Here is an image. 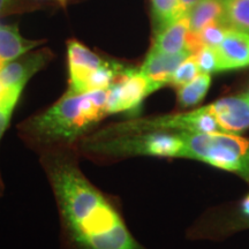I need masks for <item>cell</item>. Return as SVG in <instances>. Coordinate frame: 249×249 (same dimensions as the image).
<instances>
[{
	"instance_id": "1",
	"label": "cell",
	"mask_w": 249,
	"mask_h": 249,
	"mask_svg": "<svg viewBox=\"0 0 249 249\" xmlns=\"http://www.w3.org/2000/svg\"><path fill=\"white\" fill-rule=\"evenodd\" d=\"M70 249H143L107 198L66 160L49 166Z\"/></svg>"
},
{
	"instance_id": "2",
	"label": "cell",
	"mask_w": 249,
	"mask_h": 249,
	"mask_svg": "<svg viewBox=\"0 0 249 249\" xmlns=\"http://www.w3.org/2000/svg\"><path fill=\"white\" fill-rule=\"evenodd\" d=\"M107 89L68 90L49 110L24 123L23 133L42 142H71L107 116Z\"/></svg>"
},
{
	"instance_id": "3",
	"label": "cell",
	"mask_w": 249,
	"mask_h": 249,
	"mask_svg": "<svg viewBox=\"0 0 249 249\" xmlns=\"http://www.w3.org/2000/svg\"><path fill=\"white\" fill-rule=\"evenodd\" d=\"M179 133L185 143L182 158L204 161L249 180V140L222 132Z\"/></svg>"
},
{
	"instance_id": "4",
	"label": "cell",
	"mask_w": 249,
	"mask_h": 249,
	"mask_svg": "<svg viewBox=\"0 0 249 249\" xmlns=\"http://www.w3.org/2000/svg\"><path fill=\"white\" fill-rule=\"evenodd\" d=\"M92 151L110 155H150L160 157H182L185 143L180 133L173 134L157 130L148 134L120 135L116 139H95L91 141Z\"/></svg>"
},
{
	"instance_id": "5",
	"label": "cell",
	"mask_w": 249,
	"mask_h": 249,
	"mask_svg": "<svg viewBox=\"0 0 249 249\" xmlns=\"http://www.w3.org/2000/svg\"><path fill=\"white\" fill-rule=\"evenodd\" d=\"M157 130H178L191 133H217L222 132L216 118L210 112L209 107H204L188 113L165 116L148 120H139L113 126L102 132L99 136H120L133 135L144 132H157ZM223 133V132H222ZM98 136V135H97Z\"/></svg>"
},
{
	"instance_id": "6",
	"label": "cell",
	"mask_w": 249,
	"mask_h": 249,
	"mask_svg": "<svg viewBox=\"0 0 249 249\" xmlns=\"http://www.w3.org/2000/svg\"><path fill=\"white\" fill-rule=\"evenodd\" d=\"M161 87L151 81L141 71L124 66L116 81L107 89V111L113 113H135L143 101Z\"/></svg>"
},
{
	"instance_id": "7",
	"label": "cell",
	"mask_w": 249,
	"mask_h": 249,
	"mask_svg": "<svg viewBox=\"0 0 249 249\" xmlns=\"http://www.w3.org/2000/svg\"><path fill=\"white\" fill-rule=\"evenodd\" d=\"M70 90L77 93L86 92L87 81L90 75L107 60L93 53L82 43L70 40L67 44Z\"/></svg>"
},
{
	"instance_id": "8",
	"label": "cell",
	"mask_w": 249,
	"mask_h": 249,
	"mask_svg": "<svg viewBox=\"0 0 249 249\" xmlns=\"http://www.w3.org/2000/svg\"><path fill=\"white\" fill-rule=\"evenodd\" d=\"M223 133H242L249 128V98L246 95L222 98L209 105Z\"/></svg>"
},
{
	"instance_id": "9",
	"label": "cell",
	"mask_w": 249,
	"mask_h": 249,
	"mask_svg": "<svg viewBox=\"0 0 249 249\" xmlns=\"http://www.w3.org/2000/svg\"><path fill=\"white\" fill-rule=\"evenodd\" d=\"M51 58L48 50L11 61L0 70V95L8 88H24L34 74L44 67Z\"/></svg>"
},
{
	"instance_id": "10",
	"label": "cell",
	"mask_w": 249,
	"mask_h": 249,
	"mask_svg": "<svg viewBox=\"0 0 249 249\" xmlns=\"http://www.w3.org/2000/svg\"><path fill=\"white\" fill-rule=\"evenodd\" d=\"M219 71L249 66V34L229 29L226 36L216 48Z\"/></svg>"
},
{
	"instance_id": "11",
	"label": "cell",
	"mask_w": 249,
	"mask_h": 249,
	"mask_svg": "<svg viewBox=\"0 0 249 249\" xmlns=\"http://www.w3.org/2000/svg\"><path fill=\"white\" fill-rule=\"evenodd\" d=\"M189 55H192V53L188 50L171 54L155 51L151 49L140 71L155 83L164 87L170 85L171 77L174 71Z\"/></svg>"
},
{
	"instance_id": "12",
	"label": "cell",
	"mask_w": 249,
	"mask_h": 249,
	"mask_svg": "<svg viewBox=\"0 0 249 249\" xmlns=\"http://www.w3.org/2000/svg\"><path fill=\"white\" fill-rule=\"evenodd\" d=\"M43 40H29L20 35L17 26L0 27V70L36 48Z\"/></svg>"
},
{
	"instance_id": "13",
	"label": "cell",
	"mask_w": 249,
	"mask_h": 249,
	"mask_svg": "<svg viewBox=\"0 0 249 249\" xmlns=\"http://www.w3.org/2000/svg\"><path fill=\"white\" fill-rule=\"evenodd\" d=\"M189 31L188 14L157 31L152 50L163 53H178L186 49V38Z\"/></svg>"
},
{
	"instance_id": "14",
	"label": "cell",
	"mask_w": 249,
	"mask_h": 249,
	"mask_svg": "<svg viewBox=\"0 0 249 249\" xmlns=\"http://www.w3.org/2000/svg\"><path fill=\"white\" fill-rule=\"evenodd\" d=\"M188 18L189 30L193 33H200L207 24L213 22L225 23L223 0H202L189 12Z\"/></svg>"
},
{
	"instance_id": "15",
	"label": "cell",
	"mask_w": 249,
	"mask_h": 249,
	"mask_svg": "<svg viewBox=\"0 0 249 249\" xmlns=\"http://www.w3.org/2000/svg\"><path fill=\"white\" fill-rule=\"evenodd\" d=\"M211 85L210 74L201 73L187 85L178 88V102L181 107H192L203 101Z\"/></svg>"
},
{
	"instance_id": "16",
	"label": "cell",
	"mask_w": 249,
	"mask_h": 249,
	"mask_svg": "<svg viewBox=\"0 0 249 249\" xmlns=\"http://www.w3.org/2000/svg\"><path fill=\"white\" fill-rule=\"evenodd\" d=\"M223 2L227 27L249 34V0H223Z\"/></svg>"
},
{
	"instance_id": "17",
	"label": "cell",
	"mask_w": 249,
	"mask_h": 249,
	"mask_svg": "<svg viewBox=\"0 0 249 249\" xmlns=\"http://www.w3.org/2000/svg\"><path fill=\"white\" fill-rule=\"evenodd\" d=\"M151 5L158 30L167 27L185 15L180 6V0H151Z\"/></svg>"
},
{
	"instance_id": "18",
	"label": "cell",
	"mask_w": 249,
	"mask_h": 249,
	"mask_svg": "<svg viewBox=\"0 0 249 249\" xmlns=\"http://www.w3.org/2000/svg\"><path fill=\"white\" fill-rule=\"evenodd\" d=\"M200 74L201 71L198 68L197 61H196L194 55L192 54L177 68V71H174L172 77H171L170 85L179 88V87H182L191 82V81L194 80Z\"/></svg>"
},
{
	"instance_id": "19",
	"label": "cell",
	"mask_w": 249,
	"mask_h": 249,
	"mask_svg": "<svg viewBox=\"0 0 249 249\" xmlns=\"http://www.w3.org/2000/svg\"><path fill=\"white\" fill-rule=\"evenodd\" d=\"M229 29H231V28L227 27L225 23L213 22L207 24V26L198 33V36H200V39L201 42L203 43V45L216 49L222 44V42L224 38H225L226 33L229 31Z\"/></svg>"
},
{
	"instance_id": "20",
	"label": "cell",
	"mask_w": 249,
	"mask_h": 249,
	"mask_svg": "<svg viewBox=\"0 0 249 249\" xmlns=\"http://www.w3.org/2000/svg\"><path fill=\"white\" fill-rule=\"evenodd\" d=\"M197 61L198 68L201 73L213 74L219 71V62H218V55L216 49L210 48V46H203L193 54Z\"/></svg>"
},
{
	"instance_id": "21",
	"label": "cell",
	"mask_w": 249,
	"mask_h": 249,
	"mask_svg": "<svg viewBox=\"0 0 249 249\" xmlns=\"http://www.w3.org/2000/svg\"><path fill=\"white\" fill-rule=\"evenodd\" d=\"M14 108L15 107H0V139H1L2 134L5 133L6 128H7Z\"/></svg>"
},
{
	"instance_id": "22",
	"label": "cell",
	"mask_w": 249,
	"mask_h": 249,
	"mask_svg": "<svg viewBox=\"0 0 249 249\" xmlns=\"http://www.w3.org/2000/svg\"><path fill=\"white\" fill-rule=\"evenodd\" d=\"M200 1H202V0H180V6H181L183 14H188Z\"/></svg>"
},
{
	"instance_id": "23",
	"label": "cell",
	"mask_w": 249,
	"mask_h": 249,
	"mask_svg": "<svg viewBox=\"0 0 249 249\" xmlns=\"http://www.w3.org/2000/svg\"><path fill=\"white\" fill-rule=\"evenodd\" d=\"M242 210H244V213L247 214V216H249V195L245 198L244 203H242Z\"/></svg>"
},
{
	"instance_id": "24",
	"label": "cell",
	"mask_w": 249,
	"mask_h": 249,
	"mask_svg": "<svg viewBox=\"0 0 249 249\" xmlns=\"http://www.w3.org/2000/svg\"><path fill=\"white\" fill-rule=\"evenodd\" d=\"M9 4H11V0H0V13H2L8 7Z\"/></svg>"
},
{
	"instance_id": "25",
	"label": "cell",
	"mask_w": 249,
	"mask_h": 249,
	"mask_svg": "<svg viewBox=\"0 0 249 249\" xmlns=\"http://www.w3.org/2000/svg\"><path fill=\"white\" fill-rule=\"evenodd\" d=\"M57 1L60 2L61 5H65V2H66V0H57Z\"/></svg>"
},
{
	"instance_id": "26",
	"label": "cell",
	"mask_w": 249,
	"mask_h": 249,
	"mask_svg": "<svg viewBox=\"0 0 249 249\" xmlns=\"http://www.w3.org/2000/svg\"><path fill=\"white\" fill-rule=\"evenodd\" d=\"M1 98H2V95H0V107H1Z\"/></svg>"
},
{
	"instance_id": "27",
	"label": "cell",
	"mask_w": 249,
	"mask_h": 249,
	"mask_svg": "<svg viewBox=\"0 0 249 249\" xmlns=\"http://www.w3.org/2000/svg\"><path fill=\"white\" fill-rule=\"evenodd\" d=\"M245 95H246V96H247V97H248V98H249V91H248V92H247V93H245Z\"/></svg>"
},
{
	"instance_id": "28",
	"label": "cell",
	"mask_w": 249,
	"mask_h": 249,
	"mask_svg": "<svg viewBox=\"0 0 249 249\" xmlns=\"http://www.w3.org/2000/svg\"><path fill=\"white\" fill-rule=\"evenodd\" d=\"M0 27H1V24H0Z\"/></svg>"
}]
</instances>
